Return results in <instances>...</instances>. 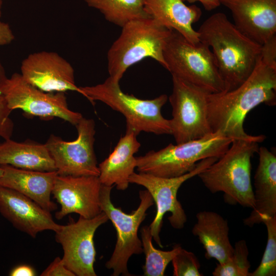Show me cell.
<instances>
[{
	"mask_svg": "<svg viewBox=\"0 0 276 276\" xmlns=\"http://www.w3.org/2000/svg\"><path fill=\"white\" fill-rule=\"evenodd\" d=\"M122 29L107 53L110 77L120 82L129 67L146 58L156 60L167 70L163 51L171 29L152 18L132 20Z\"/></svg>",
	"mask_w": 276,
	"mask_h": 276,
	"instance_id": "obj_5",
	"label": "cell"
},
{
	"mask_svg": "<svg viewBox=\"0 0 276 276\" xmlns=\"http://www.w3.org/2000/svg\"><path fill=\"white\" fill-rule=\"evenodd\" d=\"M38 171H56L45 144L32 141L18 142L5 140L0 143V165Z\"/></svg>",
	"mask_w": 276,
	"mask_h": 276,
	"instance_id": "obj_23",
	"label": "cell"
},
{
	"mask_svg": "<svg viewBox=\"0 0 276 276\" xmlns=\"http://www.w3.org/2000/svg\"><path fill=\"white\" fill-rule=\"evenodd\" d=\"M189 3H194L198 2L200 3L203 7L208 11H211L216 9L220 5L219 0H183Z\"/></svg>",
	"mask_w": 276,
	"mask_h": 276,
	"instance_id": "obj_33",
	"label": "cell"
},
{
	"mask_svg": "<svg viewBox=\"0 0 276 276\" xmlns=\"http://www.w3.org/2000/svg\"><path fill=\"white\" fill-rule=\"evenodd\" d=\"M77 138L65 141L51 134L45 143L60 175L99 176L100 171L94 151L95 123L82 117L75 126Z\"/></svg>",
	"mask_w": 276,
	"mask_h": 276,
	"instance_id": "obj_12",
	"label": "cell"
},
{
	"mask_svg": "<svg viewBox=\"0 0 276 276\" xmlns=\"http://www.w3.org/2000/svg\"><path fill=\"white\" fill-rule=\"evenodd\" d=\"M11 111L4 97L0 94V137L4 140L11 139L13 133L14 123L10 117Z\"/></svg>",
	"mask_w": 276,
	"mask_h": 276,
	"instance_id": "obj_29",
	"label": "cell"
},
{
	"mask_svg": "<svg viewBox=\"0 0 276 276\" xmlns=\"http://www.w3.org/2000/svg\"><path fill=\"white\" fill-rule=\"evenodd\" d=\"M218 159L212 157L202 159L192 171L178 177L165 178L140 172H133L130 176L129 183L145 187L156 204V213L149 227L153 239L159 247H163L159 233L163 217L166 213H171L168 220L171 225L175 229H182L187 221L185 212L177 198L178 189L186 181L197 176Z\"/></svg>",
	"mask_w": 276,
	"mask_h": 276,
	"instance_id": "obj_9",
	"label": "cell"
},
{
	"mask_svg": "<svg viewBox=\"0 0 276 276\" xmlns=\"http://www.w3.org/2000/svg\"><path fill=\"white\" fill-rule=\"evenodd\" d=\"M102 184L98 176H74L58 175L52 194L60 210L55 216L61 219L71 213L91 218L102 211L100 194Z\"/></svg>",
	"mask_w": 276,
	"mask_h": 276,
	"instance_id": "obj_15",
	"label": "cell"
},
{
	"mask_svg": "<svg viewBox=\"0 0 276 276\" xmlns=\"http://www.w3.org/2000/svg\"><path fill=\"white\" fill-rule=\"evenodd\" d=\"M173 88L168 98L172 108L171 134L176 144L202 138L212 132L208 119L206 90L172 76Z\"/></svg>",
	"mask_w": 276,
	"mask_h": 276,
	"instance_id": "obj_10",
	"label": "cell"
},
{
	"mask_svg": "<svg viewBox=\"0 0 276 276\" xmlns=\"http://www.w3.org/2000/svg\"><path fill=\"white\" fill-rule=\"evenodd\" d=\"M15 37L9 25L0 21V45L10 44Z\"/></svg>",
	"mask_w": 276,
	"mask_h": 276,
	"instance_id": "obj_31",
	"label": "cell"
},
{
	"mask_svg": "<svg viewBox=\"0 0 276 276\" xmlns=\"http://www.w3.org/2000/svg\"><path fill=\"white\" fill-rule=\"evenodd\" d=\"M196 219L192 232L203 245L205 258L215 259L220 264L227 261L234 251L227 220L216 212L207 211L198 212Z\"/></svg>",
	"mask_w": 276,
	"mask_h": 276,
	"instance_id": "obj_22",
	"label": "cell"
},
{
	"mask_svg": "<svg viewBox=\"0 0 276 276\" xmlns=\"http://www.w3.org/2000/svg\"><path fill=\"white\" fill-rule=\"evenodd\" d=\"M133 133H125L121 137L112 152L98 167V176L102 185L116 186L119 190H125L128 187L130 176L134 172L136 166V157L141 144Z\"/></svg>",
	"mask_w": 276,
	"mask_h": 276,
	"instance_id": "obj_21",
	"label": "cell"
},
{
	"mask_svg": "<svg viewBox=\"0 0 276 276\" xmlns=\"http://www.w3.org/2000/svg\"><path fill=\"white\" fill-rule=\"evenodd\" d=\"M35 270L27 265H18L13 268L9 273L10 276H34Z\"/></svg>",
	"mask_w": 276,
	"mask_h": 276,
	"instance_id": "obj_32",
	"label": "cell"
},
{
	"mask_svg": "<svg viewBox=\"0 0 276 276\" xmlns=\"http://www.w3.org/2000/svg\"><path fill=\"white\" fill-rule=\"evenodd\" d=\"M79 87L81 94L92 104L99 101L122 113L126 119L125 133H133L136 136L142 131L157 135L171 134L170 120L165 118L161 112L168 99L166 95L153 99H141L124 93L119 82L109 76L102 83Z\"/></svg>",
	"mask_w": 276,
	"mask_h": 276,
	"instance_id": "obj_4",
	"label": "cell"
},
{
	"mask_svg": "<svg viewBox=\"0 0 276 276\" xmlns=\"http://www.w3.org/2000/svg\"><path fill=\"white\" fill-rule=\"evenodd\" d=\"M7 78L5 69L0 59V86Z\"/></svg>",
	"mask_w": 276,
	"mask_h": 276,
	"instance_id": "obj_34",
	"label": "cell"
},
{
	"mask_svg": "<svg viewBox=\"0 0 276 276\" xmlns=\"http://www.w3.org/2000/svg\"><path fill=\"white\" fill-rule=\"evenodd\" d=\"M234 140L216 132L180 144L170 143L162 149L136 157V168L139 172L158 177L180 176L192 171L202 159L220 158Z\"/></svg>",
	"mask_w": 276,
	"mask_h": 276,
	"instance_id": "obj_6",
	"label": "cell"
},
{
	"mask_svg": "<svg viewBox=\"0 0 276 276\" xmlns=\"http://www.w3.org/2000/svg\"><path fill=\"white\" fill-rule=\"evenodd\" d=\"M257 153L259 162L254 177V206L243 221L249 227L262 223L265 217L276 215V155L263 146Z\"/></svg>",
	"mask_w": 276,
	"mask_h": 276,
	"instance_id": "obj_18",
	"label": "cell"
},
{
	"mask_svg": "<svg viewBox=\"0 0 276 276\" xmlns=\"http://www.w3.org/2000/svg\"><path fill=\"white\" fill-rule=\"evenodd\" d=\"M112 188L102 185L100 194L101 211L106 214L117 231L115 247L105 266L112 270V276H129L131 274L127 268L129 259L133 255L143 252L142 241L137 235L138 229L146 217L147 211L154 201L147 190L140 191L139 206L131 213L127 214L112 203L110 194Z\"/></svg>",
	"mask_w": 276,
	"mask_h": 276,
	"instance_id": "obj_8",
	"label": "cell"
},
{
	"mask_svg": "<svg viewBox=\"0 0 276 276\" xmlns=\"http://www.w3.org/2000/svg\"><path fill=\"white\" fill-rule=\"evenodd\" d=\"M248 249L246 241H237L232 257L223 263H218L212 272L214 276H250Z\"/></svg>",
	"mask_w": 276,
	"mask_h": 276,
	"instance_id": "obj_26",
	"label": "cell"
},
{
	"mask_svg": "<svg viewBox=\"0 0 276 276\" xmlns=\"http://www.w3.org/2000/svg\"><path fill=\"white\" fill-rule=\"evenodd\" d=\"M231 12L236 28L262 45L276 36V0H219Z\"/></svg>",
	"mask_w": 276,
	"mask_h": 276,
	"instance_id": "obj_16",
	"label": "cell"
},
{
	"mask_svg": "<svg viewBox=\"0 0 276 276\" xmlns=\"http://www.w3.org/2000/svg\"><path fill=\"white\" fill-rule=\"evenodd\" d=\"M276 103V49L262 48L256 65L237 88L208 96V119L212 132H219L234 140L257 137L247 134L243 123L248 113L259 105Z\"/></svg>",
	"mask_w": 276,
	"mask_h": 276,
	"instance_id": "obj_1",
	"label": "cell"
},
{
	"mask_svg": "<svg viewBox=\"0 0 276 276\" xmlns=\"http://www.w3.org/2000/svg\"><path fill=\"white\" fill-rule=\"evenodd\" d=\"M267 231L266 246L261 263L250 276L276 275V215L263 218Z\"/></svg>",
	"mask_w": 276,
	"mask_h": 276,
	"instance_id": "obj_27",
	"label": "cell"
},
{
	"mask_svg": "<svg viewBox=\"0 0 276 276\" xmlns=\"http://www.w3.org/2000/svg\"><path fill=\"white\" fill-rule=\"evenodd\" d=\"M0 213L17 229L32 238L42 231L57 232L61 225L51 212L25 195L0 186Z\"/></svg>",
	"mask_w": 276,
	"mask_h": 276,
	"instance_id": "obj_17",
	"label": "cell"
},
{
	"mask_svg": "<svg viewBox=\"0 0 276 276\" xmlns=\"http://www.w3.org/2000/svg\"><path fill=\"white\" fill-rule=\"evenodd\" d=\"M0 94L11 110L20 109L43 118H58L74 126L83 117L68 108L64 92L42 91L25 81L19 73L7 78L0 86Z\"/></svg>",
	"mask_w": 276,
	"mask_h": 276,
	"instance_id": "obj_11",
	"label": "cell"
},
{
	"mask_svg": "<svg viewBox=\"0 0 276 276\" xmlns=\"http://www.w3.org/2000/svg\"><path fill=\"white\" fill-rule=\"evenodd\" d=\"M168 70L179 78L212 94L228 91L211 49L200 42L193 44L172 30L163 51Z\"/></svg>",
	"mask_w": 276,
	"mask_h": 276,
	"instance_id": "obj_7",
	"label": "cell"
},
{
	"mask_svg": "<svg viewBox=\"0 0 276 276\" xmlns=\"http://www.w3.org/2000/svg\"><path fill=\"white\" fill-rule=\"evenodd\" d=\"M41 276H75L65 266L62 258L56 257L41 273Z\"/></svg>",
	"mask_w": 276,
	"mask_h": 276,
	"instance_id": "obj_30",
	"label": "cell"
},
{
	"mask_svg": "<svg viewBox=\"0 0 276 276\" xmlns=\"http://www.w3.org/2000/svg\"><path fill=\"white\" fill-rule=\"evenodd\" d=\"M141 241L145 255V264L142 267L145 276H163L168 264L178 252L181 246L175 245L171 250L164 251L155 248L152 242L153 238L149 225L141 229Z\"/></svg>",
	"mask_w": 276,
	"mask_h": 276,
	"instance_id": "obj_25",
	"label": "cell"
},
{
	"mask_svg": "<svg viewBox=\"0 0 276 276\" xmlns=\"http://www.w3.org/2000/svg\"><path fill=\"white\" fill-rule=\"evenodd\" d=\"M20 71L25 81L42 91L81 94L75 84L73 66L56 52L40 51L29 55L22 61Z\"/></svg>",
	"mask_w": 276,
	"mask_h": 276,
	"instance_id": "obj_14",
	"label": "cell"
},
{
	"mask_svg": "<svg viewBox=\"0 0 276 276\" xmlns=\"http://www.w3.org/2000/svg\"><path fill=\"white\" fill-rule=\"evenodd\" d=\"M4 170L0 186L14 190L29 197L44 209L54 211L57 205L51 200L57 171H38L1 165Z\"/></svg>",
	"mask_w": 276,
	"mask_h": 276,
	"instance_id": "obj_19",
	"label": "cell"
},
{
	"mask_svg": "<svg viewBox=\"0 0 276 276\" xmlns=\"http://www.w3.org/2000/svg\"><path fill=\"white\" fill-rule=\"evenodd\" d=\"M2 0H0V17L2 15Z\"/></svg>",
	"mask_w": 276,
	"mask_h": 276,
	"instance_id": "obj_36",
	"label": "cell"
},
{
	"mask_svg": "<svg viewBox=\"0 0 276 276\" xmlns=\"http://www.w3.org/2000/svg\"><path fill=\"white\" fill-rule=\"evenodd\" d=\"M265 139L259 135L254 139L234 140L222 156L197 176L212 193L223 192L225 202L252 209L251 159Z\"/></svg>",
	"mask_w": 276,
	"mask_h": 276,
	"instance_id": "obj_3",
	"label": "cell"
},
{
	"mask_svg": "<svg viewBox=\"0 0 276 276\" xmlns=\"http://www.w3.org/2000/svg\"><path fill=\"white\" fill-rule=\"evenodd\" d=\"M98 10L105 19L122 28L128 22L151 18L146 11L142 0H83Z\"/></svg>",
	"mask_w": 276,
	"mask_h": 276,
	"instance_id": "obj_24",
	"label": "cell"
},
{
	"mask_svg": "<svg viewBox=\"0 0 276 276\" xmlns=\"http://www.w3.org/2000/svg\"><path fill=\"white\" fill-rule=\"evenodd\" d=\"M197 32L199 41L211 49L228 91L244 82L256 65L262 45L241 32L222 12L206 19Z\"/></svg>",
	"mask_w": 276,
	"mask_h": 276,
	"instance_id": "obj_2",
	"label": "cell"
},
{
	"mask_svg": "<svg viewBox=\"0 0 276 276\" xmlns=\"http://www.w3.org/2000/svg\"><path fill=\"white\" fill-rule=\"evenodd\" d=\"M174 276H202L200 263L191 251L182 247L172 260Z\"/></svg>",
	"mask_w": 276,
	"mask_h": 276,
	"instance_id": "obj_28",
	"label": "cell"
},
{
	"mask_svg": "<svg viewBox=\"0 0 276 276\" xmlns=\"http://www.w3.org/2000/svg\"><path fill=\"white\" fill-rule=\"evenodd\" d=\"M108 220L102 211L91 218L80 216L76 222L61 225L55 232L56 240L63 249V263L75 275H97L94 267L96 255L94 237L97 228Z\"/></svg>",
	"mask_w": 276,
	"mask_h": 276,
	"instance_id": "obj_13",
	"label": "cell"
},
{
	"mask_svg": "<svg viewBox=\"0 0 276 276\" xmlns=\"http://www.w3.org/2000/svg\"><path fill=\"white\" fill-rule=\"evenodd\" d=\"M149 16L166 28L181 34L193 44L199 42L193 24L201 16L200 9L186 5L183 0H142Z\"/></svg>",
	"mask_w": 276,
	"mask_h": 276,
	"instance_id": "obj_20",
	"label": "cell"
},
{
	"mask_svg": "<svg viewBox=\"0 0 276 276\" xmlns=\"http://www.w3.org/2000/svg\"><path fill=\"white\" fill-rule=\"evenodd\" d=\"M4 170L2 167L0 165V178L2 176L3 174Z\"/></svg>",
	"mask_w": 276,
	"mask_h": 276,
	"instance_id": "obj_35",
	"label": "cell"
}]
</instances>
